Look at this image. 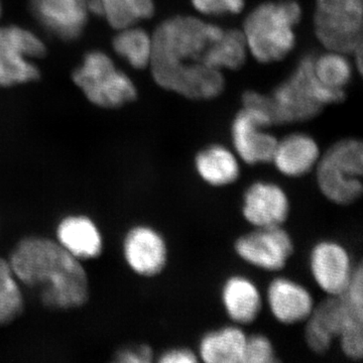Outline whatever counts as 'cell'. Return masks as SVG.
Wrapping results in <instances>:
<instances>
[{"instance_id": "cell-29", "label": "cell", "mask_w": 363, "mask_h": 363, "mask_svg": "<svg viewBox=\"0 0 363 363\" xmlns=\"http://www.w3.org/2000/svg\"><path fill=\"white\" fill-rule=\"evenodd\" d=\"M191 4L203 16H221L241 13L245 0H191Z\"/></svg>"}, {"instance_id": "cell-21", "label": "cell", "mask_w": 363, "mask_h": 363, "mask_svg": "<svg viewBox=\"0 0 363 363\" xmlns=\"http://www.w3.org/2000/svg\"><path fill=\"white\" fill-rule=\"evenodd\" d=\"M59 243L76 259H95L102 252V238L90 218L74 215L60 222L57 229Z\"/></svg>"}, {"instance_id": "cell-16", "label": "cell", "mask_w": 363, "mask_h": 363, "mask_svg": "<svg viewBox=\"0 0 363 363\" xmlns=\"http://www.w3.org/2000/svg\"><path fill=\"white\" fill-rule=\"evenodd\" d=\"M347 319V311L340 296H328L315 305L305 321L304 339L307 347L317 355H325L333 346Z\"/></svg>"}, {"instance_id": "cell-9", "label": "cell", "mask_w": 363, "mask_h": 363, "mask_svg": "<svg viewBox=\"0 0 363 363\" xmlns=\"http://www.w3.org/2000/svg\"><path fill=\"white\" fill-rule=\"evenodd\" d=\"M242 262L264 272L283 271L295 253L293 236L284 227H259L241 234L233 243Z\"/></svg>"}, {"instance_id": "cell-18", "label": "cell", "mask_w": 363, "mask_h": 363, "mask_svg": "<svg viewBox=\"0 0 363 363\" xmlns=\"http://www.w3.org/2000/svg\"><path fill=\"white\" fill-rule=\"evenodd\" d=\"M320 156L321 150L315 138L296 133L279 140L272 162L281 175L297 179L314 171Z\"/></svg>"}, {"instance_id": "cell-8", "label": "cell", "mask_w": 363, "mask_h": 363, "mask_svg": "<svg viewBox=\"0 0 363 363\" xmlns=\"http://www.w3.org/2000/svg\"><path fill=\"white\" fill-rule=\"evenodd\" d=\"M45 47L37 35L20 26H0V86L37 80L40 71L33 59L44 56Z\"/></svg>"}, {"instance_id": "cell-31", "label": "cell", "mask_w": 363, "mask_h": 363, "mask_svg": "<svg viewBox=\"0 0 363 363\" xmlns=\"http://www.w3.org/2000/svg\"><path fill=\"white\" fill-rule=\"evenodd\" d=\"M160 363H197L200 362L197 351L178 346L164 350L157 358Z\"/></svg>"}, {"instance_id": "cell-12", "label": "cell", "mask_w": 363, "mask_h": 363, "mask_svg": "<svg viewBox=\"0 0 363 363\" xmlns=\"http://www.w3.org/2000/svg\"><path fill=\"white\" fill-rule=\"evenodd\" d=\"M241 213L255 228L281 226L290 217V197L276 182L255 181L243 192Z\"/></svg>"}, {"instance_id": "cell-28", "label": "cell", "mask_w": 363, "mask_h": 363, "mask_svg": "<svg viewBox=\"0 0 363 363\" xmlns=\"http://www.w3.org/2000/svg\"><path fill=\"white\" fill-rule=\"evenodd\" d=\"M276 348L271 339L262 333L247 335L242 363L279 362Z\"/></svg>"}, {"instance_id": "cell-17", "label": "cell", "mask_w": 363, "mask_h": 363, "mask_svg": "<svg viewBox=\"0 0 363 363\" xmlns=\"http://www.w3.org/2000/svg\"><path fill=\"white\" fill-rule=\"evenodd\" d=\"M222 307L233 324L250 325L264 308V297L255 281L241 274L227 277L220 289Z\"/></svg>"}, {"instance_id": "cell-25", "label": "cell", "mask_w": 363, "mask_h": 363, "mask_svg": "<svg viewBox=\"0 0 363 363\" xmlns=\"http://www.w3.org/2000/svg\"><path fill=\"white\" fill-rule=\"evenodd\" d=\"M25 300L9 260L0 257V326H6L23 315Z\"/></svg>"}, {"instance_id": "cell-26", "label": "cell", "mask_w": 363, "mask_h": 363, "mask_svg": "<svg viewBox=\"0 0 363 363\" xmlns=\"http://www.w3.org/2000/svg\"><path fill=\"white\" fill-rule=\"evenodd\" d=\"M315 77L327 87L342 89L352 77V66L346 54L328 51L313 59Z\"/></svg>"}, {"instance_id": "cell-27", "label": "cell", "mask_w": 363, "mask_h": 363, "mask_svg": "<svg viewBox=\"0 0 363 363\" xmlns=\"http://www.w3.org/2000/svg\"><path fill=\"white\" fill-rule=\"evenodd\" d=\"M337 340L344 357L351 362H360L363 357V318L347 313V319Z\"/></svg>"}, {"instance_id": "cell-19", "label": "cell", "mask_w": 363, "mask_h": 363, "mask_svg": "<svg viewBox=\"0 0 363 363\" xmlns=\"http://www.w3.org/2000/svg\"><path fill=\"white\" fill-rule=\"evenodd\" d=\"M196 174L214 188L228 187L240 180V157L225 145L212 143L203 147L194 157Z\"/></svg>"}, {"instance_id": "cell-1", "label": "cell", "mask_w": 363, "mask_h": 363, "mask_svg": "<svg viewBox=\"0 0 363 363\" xmlns=\"http://www.w3.org/2000/svg\"><path fill=\"white\" fill-rule=\"evenodd\" d=\"M224 32L221 26L195 16L162 21L152 35L150 67L157 84L193 100L218 97L225 78L210 67L209 55Z\"/></svg>"}, {"instance_id": "cell-11", "label": "cell", "mask_w": 363, "mask_h": 363, "mask_svg": "<svg viewBox=\"0 0 363 363\" xmlns=\"http://www.w3.org/2000/svg\"><path fill=\"white\" fill-rule=\"evenodd\" d=\"M355 267L350 250L337 240L317 241L310 250V272L320 290L327 296L337 297L344 293Z\"/></svg>"}, {"instance_id": "cell-2", "label": "cell", "mask_w": 363, "mask_h": 363, "mask_svg": "<svg viewBox=\"0 0 363 363\" xmlns=\"http://www.w3.org/2000/svg\"><path fill=\"white\" fill-rule=\"evenodd\" d=\"M9 262L16 279L37 294L48 309H78L89 298L84 267L56 241L42 236L23 238Z\"/></svg>"}, {"instance_id": "cell-32", "label": "cell", "mask_w": 363, "mask_h": 363, "mask_svg": "<svg viewBox=\"0 0 363 363\" xmlns=\"http://www.w3.org/2000/svg\"><path fill=\"white\" fill-rule=\"evenodd\" d=\"M0 14H1V4H0Z\"/></svg>"}, {"instance_id": "cell-24", "label": "cell", "mask_w": 363, "mask_h": 363, "mask_svg": "<svg viewBox=\"0 0 363 363\" xmlns=\"http://www.w3.org/2000/svg\"><path fill=\"white\" fill-rule=\"evenodd\" d=\"M247 45L242 30H228L210 52L209 64L214 70H238L247 57Z\"/></svg>"}, {"instance_id": "cell-3", "label": "cell", "mask_w": 363, "mask_h": 363, "mask_svg": "<svg viewBox=\"0 0 363 363\" xmlns=\"http://www.w3.org/2000/svg\"><path fill=\"white\" fill-rule=\"evenodd\" d=\"M302 16V7L295 0L264 2L255 7L243 25L248 52L259 63L285 59L295 48V28Z\"/></svg>"}, {"instance_id": "cell-13", "label": "cell", "mask_w": 363, "mask_h": 363, "mask_svg": "<svg viewBox=\"0 0 363 363\" xmlns=\"http://www.w3.org/2000/svg\"><path fill=\"white\" fill-rule=\"evenodd\" d=\"M124 259L138 276L155 278L166 269L169 247L166 238L154 227L133 226L123 241Z\"/></svg>"}, {"instance_id": "cell-6", "label": "cell", "mask_w": 363, "mask_h": 363, "mask_svg": "<svg viewBox=\"0 0 363 363\" xmlns=\"http://www.w3.org/2000/svg\"><path fill=\"white\" fill-rule=\"evenodd\" d=\"M76 85L89 101L105 108H116L135 99L136 88L124 72L117 69L108 55L88 52L73 73Z\"/></svg>"}, {"instance_id": "cell-7", "label": "cell", "mask_w": 363, "mask_h": 363, "mask_svg": "<svg viewBox=\"0 0 363 363\" xmlns=\"http://www.w3.org/2000/svg\"><path fill=\"white\" fill-rule=\"evenodd\" d=\"M362 25L363 0H316L315 33L328 51L362 49Z\"/></svg>"}, {"instance_id": "cell-30", "label": "cell", "mask_w": 363, "mask_h": 363, "mask_svg": "<svg viewBox=\"0 0 363 363\" xmlns=\"http://www.w3.org/2000/svg\"><path fill=\"white\" fill-rule=\"evenodd\" d=\"M154 350L147 344L124 348L116 354V360L126 363H149L154 360Z\"/></svg>"}, {"instance_id": "cell-22", "label": "cell", "mask_w": 363, "mask_h": 363, "mask_svg": "<svg viewBox=\"0 0 363 363\" xmlns=\"http://www.w3.org/2000/svg\"><path fill=\"white\" fill-rule=\"evenodd\" d=\"M118 30L112 42L116 54L135 69L150 66L152 52V35L135 26Z\"/></svg>"}, {"instance_id": "cell-15", "label": "cell", "mask_w": 363, "mask_h": 363, "mask_svg": "<svg viewBox=\"0 0 363 363\" xmlns=\"http://www.w3.org/2000/svg\"><path fill=\"white\" fill-rule=\"evenodd\" d=\"M40 26L64 40L77 39L88 18L87 0H30Z\"/></svg>"}, {"instance_id": "cell-14", "label": "cell", "mask_w": 363, "mask_h": 363, "mask_svg": "<svg viewBox=\"0 0 363 363\" xmlns=\"http://www.w3.org/2000/svg\"><path fill=\"white\" fill-rule=\"evenodd\" d=\"M267 303L274 319L286 326L304 323L316 305L309 289L286 277H276L269 281Z\"/></svg>"}, {"instance_id": "cell-20", "label": "cell", "mask_w": 363, "mask_h": 363, "mask_svg": "<svg viewBox=\"0 0 363 363\" xmlns=\"http://www.w3.org/2000/svg\"><path fill=\"white\" fill-rule=\"evenodd\" d=\"M247 337L240 325L212 329L200 337L198 357L205 363H242Z\"/></svg>"}, {"instance_id": "cell-4", "label": "cell", "mask_w": 363, "mask_h": 363, "mask_svg": "<svg viewBox=\"0 0 363 363\" xmlns=\"http://www.w3.org/2000/svg\"><path fill=\"white\" fill-rule=\"evenodd\" d=\"M313 59L307 55L301 60L290 77L269 95L274 125L309 121L325 105L339 104L345 98L344 90L327 87L315 77Z\"/></svg>"}, {"instance_id": "cell-5", "label": "cell", "mask_w": 363, "mask_h": 363, "mask_svg": "<svg viewBox=\"0 0 363 363\" xmlns=\"http://www.w3.org/2000/svg\"><path fill=\"white\" fill-rule=\"evenodd\" d=\"M320 193L338 206H350L363 193V145L355 138H343L320 156L316 167Z\"/></svg>"}, {"instance_id": "cell-23", "label": "cell", "mask_w": 363, "mask_h": 363, "mask_svg": "<svg viewBox=\"0 0 363 363\" xmlns=\"http://www.w3.org/2000/svg\"><path fill=\"white\" fill-rule=\"evenodd\" d=\"M102 16L116 30L135 26L155 13L154 0H100Z\"/></svg>"}, {"instance_id": "cell-10", "label": "cell", "mask_w": 363, "mask_h": 363, "mask_svg": "<svg viewBox=\"0 0 363 363\" xmlns=\"http://www.w3.org/2000/svg\"><path fill=\"white\" fill-rule=\"evenodd\" d=\"M271 121L264 112L245 107L231 124V140L240 160L248 166L271 164L279 140L267 128Z\"/></svg>"}]
</instances>
